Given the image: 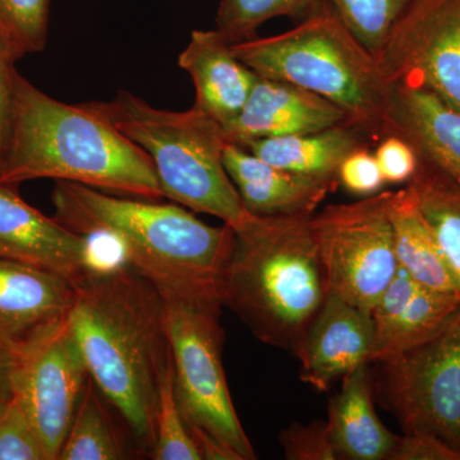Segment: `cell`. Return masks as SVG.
<instances>
[{
    "instance_id": "obj_1",
    "label": "cell",
    "mask_w": 460,
    "mask_h": 460,
    "mask_svg": "<svg viewBox=\"0 0 460 460\" xmlns=\"http://www.w3.org/2000/svg\"><path fill=\"white\" fill-rule=\"evenodd\" d=\"M75 288L69 319L91 378L137 453L150 456L160 376L172 358L162 293L126 261L93 266Z\"/></svg>"
},
{
    "instance_id": "obj_2",
    "label": "cell",
    "mask_w": 460,
    "mask_h": 460,
    "mask_svg": "<svg viewBox=\"0 0 460 460\" xmlns=\"http://www.w3.org/2000/svg\"><path fill=\"white\" fill-rule=\"evenodd\" d=\"M233 229L220 299L263 344L298 356L326 296L311 217L248 214Z\"/></svg>"
},
{
    "instance_id": "obj_3",
    "label": "cell",
    "mask_w": 460,
    "mask_h": 460,
    "mask_svg": "<svg viewBox=\"0 0 460 460\" xmlns=\"http://www.w3.org/2000/svg\"><path fill=\"white\" fill-rule=\"evenodd\" d=\"M51 202L57 222L78 234L113 241L124 261L160 292L217 290L232 246L226 224L208 226L181 205L115 198L65 181H56Z\"/></svg>"
},
{
    "instance_id": "obj_4",
    "label": "cell",
    "mask_w": 460,
    "mask_h": 460,
    "mask_svg": "<svg viewBox=\"0 0 460 460\" xmlns=\"http://www.w3.org/2000/svg\"><path fill=\"white\" fill-rule=\"evenodd\" d=\"M84 184L132 198H164L155 166L137 145L84 104L50 98L18 75L13 128L0 183Z\"/></svg>"
},
{
    "instance_id": "obj_5",
    "label": "cell",
    "mask_w": 460,
    "mask_h": 460,
    "mask_svg": "<svg viewBox=\"0 0 460 460\" xmlns=\"http://www.w3.org/2000/svg\"><path fill=\"white\" fill-rule=\"evenodd\" d=\"M232 49L261 77L296 84L343 109L371 142L393 135L395 86L329 3L286 32Z\"/></svg>"
},
{
    "instance_id": "obj_6",
    "label": "cell",
    "mask_w": 460,
    "mask_h": 460,
    "mask_svg": "<svg viewBox=\"0 0 460 460\" xmlns=\"http://www.w3.org/2000/svg\"><path fill=\"white\" fill-rule=\"evenodd\" d=\"M150 157L164 198L190 211L219 217L235 228L248 217L224 166L222 124L193 105L189 111L154 108L127 91L109 102H84Z\"/></svg>"
},
{
    "instance_id": "obj_7",
    "label": "cell",
    "mask_w": 460,
    "mask_h": 460,
    "mask_svg": "<svg viewBox=\"0 0 460 460\" xmlns=\"http://www.w3.org/2000/svg\"><path fill=\"white\" fill-rule=\"evenodd\" d=\"M174 366V389L190 435H206L235 454L257 458L230 398L223 366L226 332L217 289L160 292Z\"/></svg>"
},
{
    "instance_id": "obj_8",
    "label": "cell",
    "mask_w": 460,
    "mask_h": 460,
    "mask_svg": "<svg viewBox=\"0 0 460 460\" xmlns=\"http://www.w3.org/2000/svg\"><path fill=\"white\" fill-rule=\"evenodd\" d=\"M375 399L404 434L435 436L460 452V307L438 334L370 362Z\"/></svg>"
},
{
    "instance_id": "obj_9",
    "label": "cell",
    "mask_w": 460,
    "mask_h": 460,
    "mask_svg": "<svg viewBox=\"0 0 460 460\" xmlns=\"http://www.w3.org/2000/svg\"><path fill=\"white\" fill-rule=\"evenodd\" d=\"M392 192L328 205L311 217L328 292L367 314L399 268L389 214Z\"/></svg>"
},
{
    "instance_id": "obj_10",
    "label": "cell",
    "mask_w": 460,
    "mask_h": 460,
    "mask_svg": "<svg viewBox=\"0 0 460 460\" xmlns=\"http://www.w3.org/2000/svg\"><path fill=\"white\" fill-rule=\"evenodd\" d=\"M14 349L12 389L29 411L48 459L58 460L91 377L69 314L38 330Z\"/></svg>"
},
{
    "instance_id": "obj_11",
    "label": "cell",
    "mask_w": 460,
    "mask_h": 460,
    "mask_svg": "<svg viewBox=\"0 0 460 460\" xmlns=\"http://www.w3.org/2000/svg\"><path fill=\"white\" fill-rule=\"evenodd\" d=\"M377 59L393 84L423 87L460 111V0H413Z\"/></svg>"
},
{
    "instance_id": "obj_12",
    "label": "cell",
    "mask_w": 460,
    "mask_h": 460,
    "mask_svg": "<svg viewBox=\"0 0 460 460\" xmlns=\"http://www.w3.org/2000/svg\"><path fill=\"white\" fill-rule=\"evenodd\" d=\"M17 187L0 183V257L58 272L74 283L99 265L93 238L27 204Z\"/></svg>"
},
{
    "instance_id": "obj_13",
    "label": "cell",
    "mask_w": 460,
    "mask_h": 460,
    "mask_svg": "<svg viewBox=\"0 0 460 460\" xmlns=\"http://www.w3.org/2000/svg\"><path fill=\"white\" fill-rule=\"evenodd\" d=\"M349 122L343 109L311 91L259 75L241 113L223 126L226 142H251L321 131Z\"/></svg>"
},
{
    "instance_id": "obj_14",
    "label": "cell",
    "mask_w": 460,
    "mask_h": 460,
    "mask_svg": "<svg viewBox=\"0 0 460 460\" xmlns=\"http://www.w3.org/2000/svg\"><path fill=\"white\" fill-rule=\"evenodd\" d=\"M372 347L371 314L328 293L296 356L301 380L316 392H329L339 378L370 363Z\"/></svg>"
},
{
    "instance_id": "obj_15",
    "label": "cell",
    "mask_w": 460,
    "mask_h": 460,
    "mask_svg": "<svg viewBox=\"0 0 460 460\" xmlns=\"http://www.w3.org/2000/svg\"><path fill=\"white\" fill-rule=\"evenodd\" d=\"M223 159L242 204L253 215L313 217L321 202L341 186L338 177L286 171L237 145H226Z\"/></svg>"
},
{
    "instance_id": "obj_16",
    "label": "cell",
    "mask_w": 460,
    "mask_h": 460,
    "mask_svg": "<svg viewBox=\"0 0 460 460\" xmlns=\"http://www.w3.org/2000/svg\"><path fill=\"white\" fill-rule=\"evenodd\" d=\"M459 307L458 296L422 286L398 268L371 313L374 347L370 362L434 337Z\"/></svg>"
},
{
    "instance_id": "obj_17",
    "label": "cell",
    "mask_w": 460,
    "mask_h": 460,
    "mask_svg": "<svg viewBox=\"0 0 460 460\" xmlns=\"http://www.w3.org/2000/svg\"><path fill=\"white\" fill-rule=\"evenodd\" d=\"M75 283L58 272L0 257V341L16 347L71 313Z\"/></svg>"
},
{
    "instance_id": "obj_18",
    "label": "cell",
    "mask_w": 460,
    "mask_h": 460,
    "mask_svg": "<svg viewBox=\"0 0 460 460\" xmlns=\"http://www.w3.org/2000/svg\"><path fill=\"white\" fill-rule=\"evenodd\" d=\"M178 66L195 84V107L222 126L234 119L255 86L259 75L244 65L217 30H195Z\"/></svg>"
},
{
    "instance_id": "obj_19",
    "label": "cell",
    "mask_w": 460,
    "mask_h": 460,
    "mask_svg": "<svg viewBox=\"0 0 460 460\" xmlns=\"http://www.w3.org/2000/svg\"><path fill=\"white\" fill-rule=\"evenodd\" d=\"M370 363L343 377L329 404L330 441L337 459L392 460L401 436L393 434L375 411Z\"/></svg>"
},
{
    "instance_id": "obj_20",
    "label": "cell",
    "mask_w": 460,
    "mask_h": 460,
    "mask_svg": "<svg viewBox=\"0 0 460 460\" xmlns=\"http://www.w3.org/2000/svg\"><path fill=\"white\" fill-rule=\"evenodd\" d=\"M393 135L447 171L460 174V111L434 93L411 84H394Z\"/></svg>"
},
{
    "instance_id": "obj_21",
    "label": "cell",
    "mask_w": 460,
    "mask_h": 460,
    "mask_svg": "<svg viewBox=\"0 0 460 460\" xmlns=\"http://www.w3.org/2000/svg\"><path fill=\"white\" fill-rule=\"evenodd\" d=\"M371 141L349 122L321 131L281 136L251 142L248 151L286 171L319 177H338L348 154L370 146Z\"/></svg>"
},
{
    "instance_id": "obj_22",
    "label": "cell",
    "mask_w": 460,
    "mask_h": 460,
    "mask_svg": "<svg viewBox=\"0 0 460 460\" xmlns=\"http://www.w3.org/2000/svg\"><path fill=\"white\" fill-rule=\"evenodd\" d=\"M389 214L399 268L422 286L456 296L452 275L434 233L407 184L393 190Z\"/></svg>"
},
{
    "instance_id": "obj_23",
    "label": "cell",
    "mask_w": 460,
    "mask_h": 460,
    "mask_svg": "<svg viewBox=\"0 0 460 460\" xmlns=\"http://www.w3.org/2000/svg\"><path fill=\"white\" fill-rule=\"evenodd\" d=\"M407 186L434 233L460 301V174L419 156V166Z\"/></svg>"
},
{
    "instance_id": "obj_24",
    "label": "cell",
    "mask_w": 460,
    "mask_h": 460,
    "mask_svg": "<svg viewBox=\"0 0 460 460\" xmlns=\"http://www.w3.org/2000/svg\"><path fill=\"white\" fill-rule=\"evenodd\" d=\"M113 411V405L90 377L58 460L128 459V445Z\"/></svg>"
},
{
    "instance_id": "obj_25",
    "label": "cell",
    "mask_w": 460,
    "mask_h": 460,
    "mask_svg": "<svg viewBox=\"0 0 460 460\" xmlns=\"http://www.w3.org/2000/svg\"><path fill=\"white\" fill-rule=\"evenodd\" d=\"M326 0H222L217 30L230 44L256 38L257 30L275 17L302 21L326 4Z\"/></svg>"
},
{
    "instance_id": "obj_26",
    "label": "cell",
    "mask_w": 460,
    "mask_h": 460,
    "mask_svg": "<svg viewBox=\"0 0 460 460\" xmlns=\"http://www.w3.org/2000/svg\"><path fill=\"white\" fill-rule=\"evenodd\" d=\"M155 441L150 458L154 460H201L186 420L181 416L174 389L172 354L159 381L155 411Z\"/></svg>"
},
{
    "instance_id": "obj_27",
    "label": "cell",
    "mask_w": 460,
    "mask_h": 460,
    "mask_svg": "<svg viewBox=\"0 0 460 460\" xmlns=\"http://www.w3.org/2000/svg\"><path fill=\"white\" fill-rule=\"evenodd\" d=\"M350 32L377 58L390 30L413 0H326Z\"/></svg>"
},
{
    "instance_id": "obj_28",
    "label": "cell",
    "mask_w": 460,
    "mask_h": 460,
    "mask_svg": "<svg viewBox=\"0 0 460 460\" xmlns=\"http://www.w3.org/2000/svg\"><path fill=\"white\" fill-rule=\"evenodd\" d=\"M49 0H0V32L20 58L39 53L48 41Z\"/></svg>"
},
{
    "instance_id": "obj_29",
    "label": "cell",
    "mask_w": 460,
    "mask_h": 460,
    "mask_svg": "<svg viewBox=\"0 0 460 460\" xmlns=\"http://www.w3.org/2000/svg\"><path fill=\"white\" fill-rule=\"evenodd\" d=\"M0 460H49L29 411L13 389L0 401Z\"/></svg>"
},
{
    "instance_id": "obj_30",
    "label": "cell",
    "mask_w": 460,
    "mask_h": 460,
    "mask_svg": "<svg viewBox=\"0 0 460 460\" xmlns=\"http://www.w3.org/2000/svg\"><path fill=\"white\" fill-rule=\"evenodd\" d=\"M279 443L288 460H337L326 420L293 423L280 432Z\"/></svg>"
},
{
    "instance_id": "obj_31",
    "label": "cell",
    "mask_w": 460,
    "mask_h": 460,
    "mask_svg": "<svg viewBox=\"0 0 460 460\" xmlns=\"http://www.w3.org/2000/svg\"><path fill=\"white\" fill-rule=\"evenodd\" d=\"M338 180L348 192L359 198L376 195L386 184L370 146L356 148L345 156L338 169Z\"/></svg>"
},
{
    "instance_id": "obj_32",
    "label": "cell",
    "mask_w": 460,
    "mask_h": 460,
    "mask_svg": "<svg viewBox=\"0 0 460 460\" xmlns=\"http://www.w3.org/2000/svg\"><path fill=\"white\" fill-rule=\"evenodd\" d=\"M17 56L7 39L0 32V168L4 162L13 128L18 74Z\"/></svg>"
},
{
    "instance_id": "obj_33",
    "label": "cell",
    "mask_w": 460,
    "mask_h": 460,
    "mask_svg": "<svg viewBox=\"0 0 460 460\" xmlns=\"http://www.w3.org/2000/svg\"><path fill=\"white\" fill-rule=\"evenodd\" d=\"M374 154L386 183L407 184L419 166V156L414 148L396 135L381 138Z\"/></svg>"
},
{
    "instance_id": "obj_34",
    "label": "cell",
    "mask_w": 460,
    "mask_h": 460,
    "mask_svg": "<svg viewBox=\"0 0 460 460\" xmlns=\"http://www.w3.org/2000/svg\"><path fill=\"white\" fill-rule=\"evenodd\" d=\"M392 460H460V452L435 436L404 434L399 438Z\"/></svg>"
},
{
    "instance_id": "obj_35",
    "label": "cell",
    "mask_w": 460,
    "mask_h": 460,
    "mask_svg": "<svg viewBox=\"0 0 460 460\" xmlns=\"http://www.w3.org/2000/svg\"><path fill=\"white\" fill-rule=\"evenodd\" d=\"M16 368V349L0 341V401L11 394Z\"/></svg>"
}]
</instances>
